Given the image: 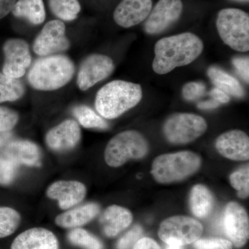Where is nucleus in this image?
Returning a JSON list of instances; mask_svg holds the SVG:
<instances>
[{
    "label": "nucleus",
    "mask_w": 249,
    "mask_h": 249,
    "mask_svg": "<svg viewBox=\"0 0 249 249\" xmlns=\"http://www.w3.org/2000/svg\"><path fill=\"white\" fill-rule=\"evenodd\" d=\"M203 50L202 40L193 33L163 37L156 43L152 69L157 74H166L178 67L190 65Z\"/></svg>",
    "instance_id": "f257e3e1"
},
{
    "label": "nucleus",
    "mask_w": 249,
    "mask_h": 249,
    "mask_svg": "<svg viewBox=\"0 0 249 249\" xmlns=\"http://www.w3.org/2000/svg\"><path fill=\"white\" fill-rule=\"evenodd\" d=\"M142 97L140 85L124 80H113L98 90L95 107L103 118L114 119L137 106Z\"/></svg>",
    "instance_id": "f03ea898"
},
{
    "label": "nucleus",
    "mask_w": 249,
    "mask_h": 249,
    "mask_svg": "<svg viewBox=\"0 0 249 249\" xmlns=\"http://www.w3.org/2000/svg\"><path fill=\"white\" fill-rule=\"evenodd\" d=\"M74 72V65L68 57L48 55L34 62L28 73L27 79L34 89L53 91L66 85Z\"/></svg>",
    "instance_id": "7ed1b4c3"
},
{
    "label": "nucleus",
    "mask_w": 249,
    "mask_h": 249,
    "mask_svg": "<svg viewBox=\"0 0 249 249\" xmlns=\"http://www.w3.org/2000/svg\"><path fill=\"white\" fill-rule=\"evenodd\" d=\"M201 164L200 157L193 152L165 154L154 160L151 173L157 182H177L196 173Z\"/></svg>",
    "instance_id": "20e7f679"
},
{
    "label": "nucleus",
    "mask_w": 249,
    "mask_h": 249,
    "mask_svg": "<svg viewBox=\"0 0 249 249\" xmlns=\"http://www.w3.org/2000/svg\"><path fill=\"white\" fill-rule=\"evenodd\" d=\"M148 143L140 132L127 130L116 134L108 142L105 150L106 163L118 168L130 160H139L148 152Z\"/></svg>",
    "instance_id": "39448f33"
},
{
    "label": "nucleus",
    "mask_w": 249,
    "mask_h": 249,
    "mask_svg": "<svg viewBox=\"0 0 249 249\" xmlns=\"http://www.w3.org/2000/svg\"><path fill=\"white\" fill-rule=\"evenodd\" d=\"M216 26L223 42L240 52L249 50V16L238 9H224L217 15Z\"/></svg>",
    "instance_id": "423d86ee"
},
{
    "label": "nucleus",
    "mask_w": 249,
    "mask_h": 249,
    "mask_svg": "<svg viewBox=\"0 0 249 249\" xmlns=\"http://www.w3.org/2000/svg\"><path fill=\"white\" fill-rule=\"evenodd\" d=\"M208 125L204 118L191 113H176L163 124L165 138L173 144H187L203 135Z\"/></svg>",
    "instance_id": "0eeeda50"
},
{
    "label": "nucleus",
    "mask_w": 249,
    "mask_h": 249,
    "mask_svg": "<svg viewBox=\"0 0 249 249\" xmlns=\"http://www.w3.org/2000/svg\"><path fill=\"white\" fill-rule=\"evenodd\" d=\"M203 226L193 217L178 215L168 218L160 224L158 235L165 244L184 246L194 243L202 235Z\"/></svg>",
    "instance_id": "6e6552de"
},
{
    "label": "nucleus",
    "mask_w": 249,
    "mask_h": 249,
    "mask_svg": "<svg viewBox=\"0 0 249 249\" xmlns=\"http://www.w3.org/2000/svg\"><path fill=\"white\" fill-rule=\"evenodd\" d=\"M65 24L60 19L46 23L34 40V52L42 57L65 52L70 47V42L65 35Z\"/></svg>",
    "instance_id": "1a4fd4ad"
},
{
    "label": "nucleus",
    "mask_w": 249,
    "mask_h": 249,
    "mask_svg": "<svg viewBox=\"0 0 249 249\" xmlns=\"http://www.w3.org/2000/svg\"><path fill=\"white\" fill-rule=\"evenodd\" d=\"M181 0H160L152 8L144 24V30L157 35L178 22L183 11Z\"/></svg>",
    "instance_id": "9d476101"
},
{
    "label": "nucleus",
    "mask_w": 249,
    "mask_h": 249,
    "mask_svg": "<svg viewBox=\"0 0 249 249\" xmlns=\"http://www.w3.org/2000/svg\"><path fill=\"white\" fill-rule=\"evenodd\" d=\"M114 70L112 59L102 54H92L82 62L77 76V85L82 91H86L110 76Z\"/></svg>",
    "instance_id": "9b49d317"
},
{
    "label": "nucleus",
    "mask_w": 249,
    "mask_h": 249,
    "mask_svg": "<svg viewBox=\"0 0 249 249\" xmlns=\"http://www.w3.org/2000/svg\"><path fill=\"white\" fill-rule=\"evenodd\" d=\"M226 235L236 248H242L249 237V219L246 210L237 203H229L223 215Z\"/></svg>",
    "instance_id": "f8f14e48"
},
{
    "label": "nucleus",
    "mask_w": 249,
    "mask_h": 249,
    "mask_svg": "<svg viewBox=\"0 0 249 249\" xmlns=\"http://www.w3.org/2000/svg\"><path fill=\"white\" fill-rule=\"evenodd\" d=\"M3 52V73L16 79L24 76L31 63V55L27 42L22 39H9L5 42Z\"/></svg>",
    "instance_id": "ddd939ff"
},
{
    "label": "nucleus",
    "mask_w": 249,
    "mask_h": 249,
    "mask_svg": "<svg viewBox=\"0 0 249 249\" xmlns=\"http://www.w3.org/2000/svg\"><path fill=\"white\" fill-rule=\"evenodd\" d=\"M80 138L81 130L78 123L72 119H67L47 132L45 142L51 150L65 152L74 148Z\"/></svg>",
    "instance_id": "4468645a"
},
{
    "label": "nucleus",
    "mask_w": 249,
    "mask_h": 249,
    "mask_svg": "<svg viewBox=\"0 0 249 249\" xmlns=\"http://www.w3.org/2000/svg\"><path fill=\"white\" fill-rule=\"evenodd\" d=\"M86 186L78 181H55L47 188L46 196L49 199L58 201L62 210H69L84 200Z\"/></svg>",
    "instance_id": "2eb2a0df"
},
{
    "label": "nucleus",
    "mask_w": 249,
    "mask_h": 249,
    "mask_svg": "<svg viewBox=\"0 0 249 249\" xmlns=\"http://www.w3.org/2000/svg\"><path fill=\"white\" fill-rule=\"evenodd\" d=\"M152 9V0H122L113 17L118 25L130 28L145 21Z\"/></svg>",
    "instance_id": "dca6fc26"
},
{
    "label": "nucleus",
    "mask_w": 249,
    "mask_h": 249,
    "mask_svg": "<svg viewBox=\"0 0 249 249\" xmlns=\"http://www.w3.org/2000/svg\"><path fill=\"white\" fill-rule=\"evenodd\" d=\"M215 147L220 155L229 160H249V138L243 131L234 129L221 134L216 140Z\"/></svg>",
    "instance_id": "f3484780"
},
{
    "label": "nucleus",
    "mask_w": 249,
    "mask_h": 249,
    "mask_svg": "<svg viewBox=\"0 0 249 249\" xmlns=\"http://www.w3.org/2000/svg\"><path fill=\"white\" fill-rule=\"evenodd\" d=\"M0 154L21 166L40 167L41 151L37 144L29 140L13 139Z\"/></svg>",
    "instance_id": "a211bd4d"
},
{
    "label": "nucleus",
    "mask_w": 249,
    "mask_h": 249,
    "mask_svg": "<svg viewBox=\"0 0 249 249\" xmlns=\"http://www.w3.org/2000/svg\"><path fill=\"white\" fill-rule=\"evenodd\" d=\"M11 249H59L56 236L44 228H32L19 234Z\"/></svg>",
    "instance_id": "6ab92c4d"
},
{
    "label": "nucleus",
    "mask_w": 249,
    "mask_h": 249,
    "mask_svg": "<svg viewBox=\"0 0 249 249\" xmlns=\"http://www.w3.org/2000/svg\"><path fill=\"white\" fill-rule=\"evenodd\" d=\"M132 219L133 216L128 209L112 205L105 210L99 222L105 235L114 237L128 228Z\"/></svg>",
    "instance_id": "aec40b11"
},
{
    "label": "nucleus",
    "mask_w": 249,
    "mask_h": 249,
    "mask_svg": "<svg viewBox=\"0 0 249 249\" xmlns=\"http://www.w3.org/2000/svg\"><path fill=\"white\" fill-rule=\"evenodd\" d=\"M100 212L99 205L96 203H87L58 214L55 217V223L63 229H77L91 222Z\"/></svg>",
    "instance_id": "412c9836"
},
{
    "label": "nucleus",
    "mask_w": 249,
    "mask_h": 249,
    "mask_svg": "<svg viewBox=\"0 0 249 249\" xmlns=\"http://www.w3.org/2000/svg\"><path fill=\"white\" fill-rule=\"evenodd\" d=\"M207 74L215 88L222 90L229 96L236 98H242L245 96V89L238 80L219 67H210Z\"/></svg>",
    "instance_id": "4be33fe9"
},
{
    "label": "nucleus",
    "mask_w": 249,
    "mask_h": 249,
    "mask_svg": "<svg viewBox=\"0 0 249 249\" xmlns=\"http://www.w3.org/2000/svg\"><path fill=\"white\" fill-rule=\"evenodd\" d=\"M11 13L15 17L27 19L34 25L42 24L46 18L43 0H18Z\"/></svg>",
    "instance_id": "5701e85b"
},
{
    "label": "nucleus",
    "mask_w": 249,
    "mask_h": 249,
    "mask_svg": "<svg viewBox=\"0 0 249 249\" xmlns=\"http://www.w3.org/2000/svg\"><path fill=\"white\" fill-rule=\"evenodd\" d=\"M214 204L213 196L206 187L201 184L193 187L190 196V207L196 217H208L213 209Z\"/></svg>",
    "instance_id": "b1692460"
},
{
    "label": "nucleus",
    "mask_w": 249,
    "mask_h": 249,
    "mask_svg": "<svg viewBox=\"0 0 249 249\" xmlns=\"http://www.w3.org/2000/svg\"><path fill=\"white\" fill-rule=\"evenodd\" d=\"M24 91L21 81L0 73V103L18 101L24 96Z\"/></svg>",
    "instance_id": "393cba45"
},
{
    "label": "nucleus",
    "mask_w": 249,
    "mask_h": 249,
    "mask_svg": "<svg viewBox=\"0 0 249 249\" xmlns=\"http://www.w3.org/2000/svg\"><path fill=\"white\" fill-rule=\"evenodd\" d=\"M51 11L60 20H74L78 17L81 7L78 0H49Z\"/></svg>",
    "instance_id": "a878e982"
},
{
    "label": "nucleus",
    "mask_w": 249,
    "mask_h": 249,
    "mask_svg": "<svg viewBox=\"0 0 249 249\" xmlns=\"http://www.w3.org/2000/svg\"><path fill=\"white\" fill-rule=\"evenodd\" d=\"M73 114L78 123L85 128L106 129L109 126L102 116L98 115L88 106H76L73 108Z\"/></svg>",
    "instance_id": "bb28decb"
},
{
    "label": "nucleus",
    "mask_w": 249,
    "mask_h": 249,
    "mask_svg": "<svg viewBox=\"0 0 249 249\" xmlns=\"http://www.w3.org/2000/svg\"><path fill=\"white\" fill-rule=\"evenodd\" d=\"M20 222V214L16 210L0 206V238L12 235Z\"/></svg>",
    "instance_id": "cd10ccee"
},
{
    "label": "nucleus",
    "mask_w": 249,
    "mask_h": 249,
    "mask_svg": "<svg viewBox=\"0 0 249 249\" xmlns=\"http://www.w3.org/2000/svg\"><path fill=\"white\" fill-rule=\"evenodd\" d=\"M68 240L73 245L78 246L85 249H103L102 242L85 229H72L69 232Z\"/></svg>",
    "instance_id": "c85d7f7f"
},
{
    "label": "nucleus",
    "mask_w": 249,
    "mask_h": 249,
    "mask_svg": "<svg viewBox=\"0 0 249 249\" xmlns=\"http://www.w3.org/2000/svg\"><path fill=\"white\" fill-rule=\"evenodd\" d=\"M231 186L237 191L239 197L245 199L249 195V168L245 165L240 170L234 172L230 176Z\"/></svg>",
    "instance_id": "c756f323"
},
{
    "label": "nucleus",
    "mask_w": 249,
    "mask_h": 249,
    "mask_svg": "<svg viewBox=\"0 0 249 249\" xmlns=\"http://www.w3.org/2000/svg\"><path fill=\"white\" fill-rule=\"evenodd\" d=\"M19 167L7 157L0 154V185L9 186L17 176Z\"/></svg>",
    "instance_id": "7c9ffc66"
},
{
    "label": "nucleus",
    "mask_w": 249,
    "mask_h": 249,
    "mask_svg": "<svg viewBox=\"0 0 249 249\" xmlns=\"http://www.w3.org/2000/svg\"><path fill=\"white\" fill-rule=\"evenodd\" d=\"M193 244L195 249H232L231 241L219 237L199 238Z\"/></svg>",
    "instance_id": "2f4dec72"
},
{
    "label": "nucleus",
    "mask_w": 249,
    "mask_h": 249,
    "mask_svg": "<svg viewBox=\"0 0 249 249\" xmlns=\"http://www.w3.org/2000/svg\"><path fill=\"white\" fill-rule=\"evenodd\" d=\"M18 121L19 115L16 111L0 106V132L12 130Z\"/></svg>",
    "instance_id": "473e14b6"
},
{
    "label": "nucleus",
    "mask_w": 249,
    "mask_h": 249,
    "mask_svg": "<svg viewBox=\"0 0 249 249\" xmlns=\"http://www.w3.org/2000/svg\"><path fill=\"white\" fill-rule=\"evenodd\" d=\"M142 234V227L139 225L134 226L118 240L116 249H130L141 239Z\"/></svg>",
    "instance_id": "72a5a7b5"
},
{
    "label": "nucleus",
    "mask_w": 249,
    "mask_h": 249,
    "mask_svg": "<svg viewBox=\"0 0 249 249\" xmlns=\"http://www.w3.org/2000/svg\"><path fill=\"white\" fill-rule=\"evenodd\" d=\"M206 92V85L201 82H190L183 87V97L188 101L199 99Z\"/></svg>",
    "instance_id": "f704fd0d"
},
{
    "label": "nucleus",
    "mask_w": 249,
    "mask_h": 249,
    "mask_svg": "<svg viewBox=\"0 0 249 249\" xmlns=\"http://www.w3.org/2000/svg\"><path fill=\"white\" fill-rule=\"evenodd\" d=\"M232 64L237 74L245 83L249 81V58L248 56L235 57L232 58Z\"/></svg>",
    "instance_id": "c9c22d12"
},
{
    "label": "nucleus",
    "mask_w": 249,
    "mask_h": 249,
    "mask_svg": "<svg viewBox=\"0 0 249 249\" xmlns=\"http://www.w3.org/2000/svg\"><path fill=\"white\" fill-rule=\"evenodd\" d=\"M130 249H161L160 245L153 239L142 237L139 239Z\"/></svg>",
    "instance_id": "e433bc0d"
},
{
    "label": "nucleus",
    "mask_w": 249,
    "mask_h": 249,
    "mask_svg": "<svg viewBox=\"0 0 249 249\" xmlns=\"http://www.w3.org/2000/svg\"><path fill=\"white\" fill-rule=\"evenodd\" d=\"M209 94L212 97V99L220 103V104L227 103L230 101V96H229V95L223 91L222 90L218 89L217 88H214L213 89H211Z\"/></svg>",
    "instance_id": "4c0bfd02"
},
{
    "label": "nucleus",
    "mask_w": 249,
    "mask_h": 249,
    "mask_svg": "<svg viewBox=\"0 0 249 249\" xmlns=\"http://www.w3.org/2000/svg\"><path fill=\"white\" fill-rule=\"evenodd\" d=\"M18 0H0V19L6 17L12 11Z\"/></svg>",
    "instance_id": "58836bf2"
},
{
    "label": "nucleus",
    "mask_w": 249,
    "mask_h": 249,
    "mask_svg": "<svg viewBox=\"0 0 249 249\" xmlns=\"http://www.w3.org/2000/svg\"><path fill=\"white\" fill-rule=\"evenodd\" d=\"M14 139V134L12 131L0 132V152Z\"/></svg>",
    "instance_id": "ea45409f"
},
{
    "label": "nucleus",
    "mask_w": 249,
    "mask_h": 249,
    "mask_svg": "<svg viewBox=\"0 0 249 249\" xmlns=\"http://www.w3.org/2000/svg\"><path fill=\"white\" fill-rule=\"evenodd\" d=\"M219 106H220V103L217 102L213 99H211L210 101H203V102L198 103L197 107L199 109L207 110V109H215Z\"/></svg>",
    "instance_id": "a19ab883"
},
{
    "label": "nucleus",
    "mask_w": 249,
    "mask_h": 249,
    "mask_svg": "<svg viewBox=\"0 0 249 249\" xmlns=\"http://www.w3.org/2000/svg\"><path fill=\"white\" fill-rule=\"evenodd\" d=\"M165 249H183V246L177 245V244H168Z\"/></svg>",
    "instance_id": "79ce46f5"
},
{
    "label": "nucleus",
    "mask_w": 249,
    "mask_h": 249,
    "mask_svg": "<svg viewBox=\"0 0 249 249\" xmlns=\"http://www.w3.org/2000/svg\"><path fill=\"white\" fill-rule=\"evenodd\" d=\"M234 1H241V2H247L249 0H234Z\"/></svg>",
    "instance_id": "37998d69"
}]
</instances>
